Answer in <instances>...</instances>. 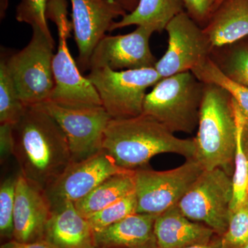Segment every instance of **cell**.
I'll return each mask as SVG.
<instances>
[{
    "mask_svg": "<svg viewBox=\"0 0 248 248\" xmlns=\"http://www.w3.org/2000/svg\"><path fill=\"white\" fill-rule=\"evenodd\" d=\"M136 213L137 200L134 192L87 218L94 232H98Z\"/></svg>",
    "mask_w": 248,
    "mask_h": 248,
    "instance_id": "obj_25",
    "label": "cell"
},
{
    "mask_svg": "<svg viewBox=\"0 0 248 248\" xmlns=\"http://www.w3.org/2000/svg\"><path fill=\"white\" fill-rule=\"evenodd\" d=\"M212 48L234 45L248 37V0H223L203 28Z\"/></svg>",
    "mask_w": 248,
    "mask_h": 248,
    "instance_id": "obj_19",
    "label": "cell"
},
{
    "mask_svg": "<svg viewBox=\"0 0 248 248\" xmlns=\"http://www.w3.org/2000/svg\"><path fill=\"white\" fill-rule=\"evenodd\" d=\"M90 71L86 78L112 120L141 115L147 89L163 79L155 68L113 71L106 67Z\"/></svg>",
    "mask_w": 248,
    "mask_h": 248,
    "instance_id": "obj_7",
    "label": "cell"
},
{
    "mask_svg": "<svg viewBox=\"0 0 248 248\" xmlns=\"http://www.w3.org/2000/svg\"><path fill=\"white\" fill-rule=\"evenodd\" d=\"M104 150L81 161H72L45 190L52 207L66 202L76 203L107 178L127 172Z\"/></svg>",
    "mask_w": 248,
    "mask_h": 248,
    "instance_id": "obj_12",
    "label": "cell"
},
{
    "mask_svg": "<svg viewBox=\"0 0 248 248\" xmlns=\"http://www.w3.org/2000/svg\"><path fill=\"white\" fill-rule=\"evenodd\" d=\"M45 239L60 248H97L89 220L71 202L53 207Z\"/></svg>",
    "mask_w": 248,
    "mask_h": 248,
    "instance_id": "obj_16",
    "label": "cell"
},
{
    "mask_svg": "<svg viewBox=\"0 0 248 248\" xmlns=\"http://www.w3.org/2000/svg\"><path fill=\"white\" fill-rule=\"evenodd\" d=\"M184 248H222L221 238H220V236H217L213 241H210L208 244L196 245V246Z\"/></svg>",
    "mask_w": 248,
    "mask_h": 248,
    "instance_id": "obj_34",
    "label": "cell"
},
{
    "mask_svg": "<svg viewBox=\"0 0 248 248\" xmlns=\"http://www.w3.org/2000/svg\"><path fill=\"white\" fill-rule=\"evenodd\" d=\"M67 7V0H48L46 8V17L55 23L59 38L58 50L52 63L55 86L48 101L72 108L102 107L95 88L81 75L68 48L73 24Z\"/></svg>",
    "mask_w": 248,
    "mask_h": 248,
    "instance_id": "obj_5",
    "label": "cell"
},
{
    "mask_svg": "<svg viewBox=\"0 0 248 248\" xmlns=\"http://www.w3.org/2000/svg\"><path fill=\"white\" fill-rule=\"evenodd\" d=\"M236 122V148L232 175L233 197L231 212L241 206L248 200V159L244 145L245 121L241 110L232 98Z\"/></svg>",
    "mask_w": 248,
    "mask_h": 248,
    "instance_id": "obj_23",
    "label": "cell"
},
{
    "mask_svg": "<svg viewBox=\"0 0 248 248\" xmlns=\"http://www.w3.org/2000/svg\"><path fill=\"white\" fill-rule=\"evenodd\" d=\"M191 72L204 84L217 85L228 93L241 110L248 130V88L228 78L210 57Z\"/></svg>",
    "mask_w": 248,
    "mask_h": 248,
    "instance_id": "obj_22",
    "label": "cell"
},
{
    "mask_svg": "<svg viewBox=\"0 0 248 248\" xmlns=\"http://www.w3.org/2000/svg\"><path fill=\"white\" fill-rule=\"evenodd\" d=\"M236 126L231 96L224 89L205 84L201 106L195 155L204 170L234 168Z\"/></svg>",
    "mask_w": 248,
    "mask_h": 248,
    "instance_id": "obj_3",
    "label": "cell"
},
{
    "mask_svg": "<svg viewBox=\"0 0 248 248\" xmlns=\"http://www.w3.org/2000/svg\"><path fill=\"white\" fill-rule=\"evenodd\" d=\"M231 46L221 64L217 63L228 78L248 88V41Z\"/></svg>",
    "mask_w": 248,
    "mask_h": 248,
    "instance_id": "obj_27",
    "label": "cell"
},
{
    "mask_svg": "<svg viewBox=\"0 0 248 248\" xmlns=\"http://www.w3.org/2000/svg\"><path fill=\"white\" fill-rule=\"evenodd\" d=\"M221 238L222 248H241L248 241V200L231 212L226 232Z\"/></svg>",
    "mask_w": 248,
    "mask_h": 248,
    "instance_id": "obj_28",
    "label": "cell"
},
{
    "mask_svg": "<svg viewBox=\"0 0 248 248\" xmlns=\"http://www.w3.org/2000/svg\"><path fill=\"white\" fill-rule=\"evenodd\" d=\"M66 135L72 161L86 159L102 150L104 132L111 117L103 107L72 108L46 102L38 104Z\"/></svg>",
    "mask_w": 248,
    "mask_h": 248,
    "instance_id": "obj_10",
    "label": "cell"
},
{
    "mask_svg": "<svg viewBox=\"0 0 248 248\" xmlns=\"http://www.w3.org/2000/svg\"><path fill=\"white\" fill-rule=\"evenodd\" d=\"M155 234L159 248H184L208 244L218 236L203 223L187 218L177 205L157 215Z\"/></svg>",
    "mask_w": 248,
    "mask_h": 248,
    "instance_id": "obj_17",
    "label": "cell"
},
{
    "mask_svg": "<svg viewBox=\"0 0 248 248\" xmlns=\"http://www.w3.org/2000/svg\"><path fill=\"white\" fill-rule=\"evenodd\" d=\"M165 30L169 35L167 50L155 66L161 78L192 71L210 58L213 48L208 37L186 11L173 17Z\"/></svg>",
    "mask_w": 248,
    "mask_h": 248,
    "instance_id": "obj_11",
    "label": "cell"
},
{
    "mask_svg": "<svg viewBox=\"0 0 248 248\" xmlns=\"http://www.w3.org/2000/svg\"><path fill=\"white\" fill-rule=\"evenodd\" d=\"M223 0H218V2H217L216 8H215V9H217V7H218V6H219V4H221L222 1H223Z\"/></svg>",
    "mask_w": 248,
    "mask_h": 248,
    "instance_id": "obj_36",
    "label": "cell"
},
{
    "mask_svg": "<svg viewBox=\"0 0 248 248\" xmlns=\"http://www.w3.org/2000/svg\"><path fill=\"white\" fill-rule=\"evenodd\" d=\"M134 171L119 173L107 178L89 195L75 203L78 211L88 218L133 193L135 192Z\"/></svg>",
    "mask_w": 248,
    "mask_h": 248,
    "instance_id": "obj_21",
    "label": "cell"
},
{
    "mask_svg": "<svg viewBox=\"0 0 248 248\" xmlns=\"http://www.w3.org/2000/svg\"><path fill=\"white\" fill-rule=\"evenodd\" d=\"M72 24L78 48V63L81 71L89 69L90 59L96 46L110 32L115 19L127 14L108 0H71Z\"/></svg>",
    "mask_w": 248,
    "mask_h": 248,
    "instance_id": "obj_13",
    "label": "cell"
},
{
    "mask_svg": "<svg viewBox=\"0 0 248 248\" xmlns=\"http://www.w3.org/2000/svg\"><path fill=\"white\" fill-rule=\"evenodd\" d=\"M203 170L194 158L169 170H135L137 213L159 215L177 205Z\"/></svg>",
    "mask_w": 248,
    "mask_h": 248,
    "instance_id": "obj_9",
    "label": "cell"
},
{
    "mask_svg": "<svg viewBox=\"0 0 248 248\" xmlns=\"http://www.w3.org/2000/svg\"><path fill=\"white\" fill-rule=\"evenodd\" d=\"M47 1L48 0H21L17 8L16 19L18 22L27 23L32 28H40L46 35L53 37L46 17Z\"/></svg>",
    "mask_w": 248,
    "mask_h": 248,
    "instance_id": "obj_29",
    "label": "cell"
},
{
    "mask_svg": "<svg viewBox=\"0 0 248 248\" xmlns=\"http://www.w3.org/2000/svg\"><path fill=\"white\" fill-rule=\"evenodd\" d=\"M244 145L246 156H247L248 168V130L245 129V127L244 131Z\"/></svg>",
    "mask_w": 248,
    "mask_h": 248,
    "instance_id": "obj_35",
    "label": "cell"
},
{
    "mask_svg": "<svg viewBox=\"0 0 248 248\" xmlns=\"http://www.w3.org/2000/svg\"><path fill=\"white\" fill-rule=\"evenodd\" d=\"M102 150L126 170L146 167L160 154L172 153L186 159L195 157L194 139H180L162 124L142 113L124 120H110L104 132Z\"/></svg>",
    "mask_w": 248,
    "mask_h": 248,
    "instance_id": "obj_2",
    "label": "cell"
},
{
    "mask_svg": "<svg viewBox=\"0 0 248 248\" xmlns=\"http://www.w3.org/2000/svg\"><path fill=\"white\" fill-rule=\"evenodd\" d=\"M108 1L115 3L121 6L124 11H126L127 14H130L136 9L140 0H108Z\"/></svg>",
    "mask_w": 248,
    "mask_h": 248,
    "instance_id": "obj_33",
    "label": "cell"
},
{
    "mask_svg": "<svg viewBox=\"0 0 248 248\" xmlns=\"http://www.w3.org/2000/svg\"><path fill=\"white\" fill-rule=\"evenodd\" d=\"M53 207L45 191L18 173L14 215V239L32 243L45 239Z\"/></svg>",
    "mask_w": 248,
    "mask_h": 248,
    "instance_id": "obj_15",
    "label": "cell"
},
{
    "mask_svg": "<svg viewBox=\"0 0 248 248\" xmlns=\"http://www.w3.org/2000/svg\"><path fill=\"white\" fill-rule=\"evenodd\" d=\"M29 45L6 60L19 98L25 107L48 101L55 86L53 66L55 41L33 27Z\"/></svg>",
    "mask_w": 248,
    "mask_h": 248,
    "instance_id": "obj_6",
    "label": "cell"
},
{
    "mask_svg": "<svg viewBox=\"0 0 248 248\" xmlns=\"http://www.w3.org/2000/svg\"><path fill=\"white\" fill-rule=\"evenodd\" d=\"M205 85L191 71L163 78L147 93L143 114L171 133L192 134L198 128Z\"/></svg>",
    "mask_w": 248,
    "mask_h": 248,
    "instance_id": "obj_4",
    "label": "cell"
},
{
    "mask_svg": "<svg viewBox=\"0 0 248 248\" xmlns=\"http://www.w3.org/2000/svg\"><path fill=\"white\" fill-rule=\"evenodd\" d=\"M0 248H60L46 239L40 240L32 243H19L15 240L6 241L1 244Z\"/></svg>",
    "mask_w": 248,
    "mask_h": 248,
    "instance_id": "obj_32",
    "label": "cell"
},
{
    "mask_svg": "<svg viewBox=\"0 0 248 248\" xmlns=\"http://www.w3.org/2000/svg\"><path fill=\"white\" fill-rule=\"evenodd\" d=\"M14 125L3 124L0 125V161L4 164L11 156L14 155Z\"/></svg>",
    "mask_w": 248,
    "mask_h": 248,
    "instance_id": "obj_31",
    "label": "cell"
},
{
    "mask_svg": "<svg viewBox=\"0 0 248 248\" xmlns=\"http://www.w3.org/2000/svg\"><path fill=\"white\" fill-rule=\"evenodd\" d=\"M5 59L0 62V124L15 125L25 110Z\"/></svg>",
    "mask_w": 248,
    "mask_h": 248,
    "instance_id": "obj_24",
    "label": "cell"
},
{
    "mask_svg": "<svg viewBox=\"0 0 248 248\" xmlns=\"http://www.w3.org/2000/svg\"><path fill=\"white\" fill-rule=\"evenodd\" d=\"M241 248H248V241L246 243V244H244V246H243Z\"/></svg>",
    "mask_w": 248,
    "mask_h": 248,
    "instance_id": "obj_37",
    "label": "cell"
},
{
    "mask_svg": "<svg viewBox=\"0 0 248 248\" xmlns=\"http://www.w3.org/2000/svg\"><path fill=\"white\" fill-rule=\"evenodd\" d=\"M154 32L150 28L138 27L126 35L104 36L93 50L89 69L107 67L120 71L155 68L158 60L152 53L149 44Z\"/></svg>",
    "mask_w": 248,
    "mask_h": 248,
    "instance_id": "obj_14",
    "label": "cell"
},
{
    "mask_svg": "<svg viewBox=\"0 0 248 248\" xmlns=\"http://www.w3.org/2000/svg\"><path fill=\"white\" fill-rule=\"evenodd\" d=\"M17 179V175L6 178L0 186V236L1 239L6 241L14 239V215Z\"/></svg>",
    "mask_w": 248,
    "mask_h": 248,
    "instance_id": "obj_26",
    "label": "cell"
},
{
    "mask_svg": "<svg viewBox=\"0 0 248 248\" xmlns=\"http://www.w3.org/2000/svg\"><path fill=\"white\" fill-rule=\"evenodd\" d=\"M15 159L19 173L46 190L72 161L66 135L48 113L37 106L26 107L14 125Z\"/></svg>",
    "mask_w": 248,
    "mask_h": 248,
    "instance_id": "obj_1",
    "label": "cell"
},
{
    "mask_svg": "<svg viewBox=\"0 0 248 248\" xmlns=\"http://www.w3.org/2000/svg\"><path fill=\"white\" fill-rule=\"evenodd\" d=\"M232 197V176L215 169L203 170L177 205L189 219L221 236L228 228Z\"/></svg>",
    "mask_w": 248,
    "mask_h": 248,
    "instance_id": "obj_8",
    "label": "cell"
},
{
    "mask_svg": "<svg viewBox=\"0 0 248 248\" xmlns=\"http://www.w3.org/2000/svg\"><path fill=\"white\" fill-rule=\"evenodd\" d=\"M156 217L134 213L94 232L97 248H159L155 234Z\"/></svg>",
    "mask_w": 248,
    "mask_h": 248,
    "instance_id": "obj_18",
    "label": "cell"
},
{
    "mask_svg": "<svg viewBox=\"0 0 248 248\" xmlns=\"http://www.w3.org/2000/svg\"><path fill=\"white\" fill-rule=\"evenodd\" d=\"M185 11L199 25H206L218 0H182Z\"/></svg>",
    "mask_w": 248,
    "mask_h": 248,
    "instance_id": "obj_30",
    "label": "cell"
},
{
    "mask_svg": "<svg viewBox=\"0 0 248 248\" xmlns=\"http://www.w3.org/2000/svg\"><path fill=\"white\" fill-rule=\"evenodd\" d=\"M185 11L182 0H140L133 12L115 22L110 31L136 25L161 32L173 17Z\"/></svg>",
    "mask_w": 248,
    "mask_h": 248,
    "instance_id": "obj_20",
    "label": "cell"
}]
</instances>
